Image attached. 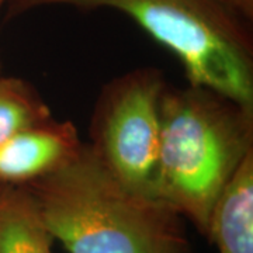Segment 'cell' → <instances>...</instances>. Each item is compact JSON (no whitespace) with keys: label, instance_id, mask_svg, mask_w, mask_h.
<instances>
[{"label":"cell","instance_id":"4","mask_svg":"<svg viewBox=\"0 0 253 253\" xmlns=\"http://www.w3.org/2000/svg\"><path fill=\"white\" fill-rule=\"evenodd\" d=\"M165 87L155 68L124 73L103 87L90 123L89 146L100 162L128 187L151 196Z\"/></svg>","mask_w":253,"mask_h":253},{"label":"cell","instance_id":"5","mask_svg":"<svg viewBox=\"0 0 253 253\" xmlns=\"http://www.w3.org/2000/svg\"><path fill=\"white\" fill-rule=\"evenodd\" d=\"M83 142L72 121L49 118L30 126L0 145V183L28 186L61 169Z\"/></svg>","mask_w":253,"mask_h":253},{"label":"cell","instance_id":"3","mask_svg":"<svg viewBox=\"0 0 253 253\" xmlns=\"http://www.w3.org/2000/svg\"><path fill=\"white\" fill-rule=\"evenodd\" d=\"M9 14L42 7L114 10L183 65L190 84L253 106L252 23L226 0H11Z\"/></svg>","mask_w":253,"mask_h":253},{"label":"cell","instance_id":"1","mask_svg":"<svg viewBox=\"0 0 253 253\" xmlns=\"http://www.w3.org/2000/svg\"><path fill=\"white\" fill-rule=\"evenodd\" d=\"M23 187L69 253H190L180 214L128 187L89 145L56 172Z\"/></svg>","mask_w":253,"mask_h":253},{"label":"cell","instance_id":"10","mask_svg":"<svg viewBox=\"0 0 253 253\" xmlns=\"http://www.w3.org/2000/svg\"><path fill=\"white\" fill-rule=\"evenodd\" d=\"M10 1H11V0H0V13H1L3 7H4V6H7Z\"/></svg>","mask_w":253,"mask_h":253},{"label":"cell","instance_id":"9","mask_svg":"<svg viewBox=\"0 0 253 253\" xmlns=\"http://www.w3.org/2000/svg\"><path fill=\"white\" fill-rule=\"evenodd\" d=\"M231 7L236 10L245 20L249 23L253 21V0H226Z\"/></svg>","mask_w":253,"mask_h":253},{"label":"cell","instance_id":"2","mask_svg":"<svg viewBox=\"0 0 253 253\" xmlns=\"http://www.w3.org/2000/svg\"><path fill=\"white\" fill-rule=\"evenodd\" d=\"M253 154V106L187 84L161 99L155 196L207 236L214 206Z\"/></svg>","mask_w":253,"mask_h":253},{"label":"cell","instance_id":"8","mask_svg":"<svg viewBox=\"0 0 253 253\" xmlns=\"http://www.w3.org/2000/svg\"><path fill=\"white\" fill-rule=\"evenodd\" d=\"M49 118L51 111L33 86L18 79H0V145Z\"/></svg>","mask_w":253,"mask_h":253},{"label":"cell","instance_id":"6","mask_svg":"<svg viewBox=\"0 0 253 253\" xmlns=\"http://www.w3.org/2000/svg\"><path fill=\"white\" fill-rule=\"evenodd\" d=\"M207 236L218 253H253V154L217 200Z\"/></svg>","mask_w":253,"mask_h":253},{"label":"cell","instance_id":"7","mask_svg":"<svg viewBox=\"0 0 253 253\" xmlns=\"http://www.w3.org/2000/svg\"><path fill=\"white\" fill-rule=\"evenodd\" d=\"M54 241L27 187L0 191V253H54Z\"/></svg>","mask_w":253,"mask_h":253}]
</instances>
